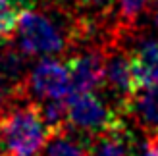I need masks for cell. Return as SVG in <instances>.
<instances>
[{
  "mask_svg": "<svg viewBox=\"0 0 158 156\" xmlns=\"http://www.w3.org/2000/svg\"><path fill=\"white\" fill-rule=\"evenodd\" d=\"M44 156H89V141H79L72 129L64 127L48 137Z\"/></svg>",
  "mask_w": 158,
  "mask_h": 156,
  "instance_id": "11",
  "label": "cell"
},
{
  "mask_svg": "<svg viewBox=\"0 0 158 156\" xmlns=\"http://www.w3.org/2000/svg\"><path fill=\"white\" fill-rule=\"evenodd\" d=\"M139 156H158V139H151L141 150Z\"/></svg>",
  "mask_w": 158,
  "mask_h": 156,
  "instance_id": "15",
  "label": "cell"
},
{
  "mask_svg": "<svg viewBox=\"0 0 158 156\" xmlns=\"http://www.w3.org/2000/svg\"><path fill=\"white\" fill-rule=\"evenodd\" d=\"M25 85L39 98H60L68 100L72 96V81H69L68 64L56 60H41L31 69Z\"/></svg>",
  "mask_w": 158,
  "mask_h": 156,
  "instance_id": "4",
  "label": "cell"
},
{
  "mask_svg": "<svg viewBox=\"0 0 158 156\" xmlns=\"http://www.w3.org/2000/svg\"><path fill=\"white\" fill-rule=\"evenodd\" d=\"M152 2L158 0H118V12L123 23H133L152 8Z\"/></svg>",
  "mask_w": 158,
  "mask_h": 156,
  "instance_id": "13",
  "label": "cell"
},
{
  "mask_svg": "<svg viewBox=\"0 0 158 156\" xmlns=\"http://www.w3.org/2000/svg\"><path fill=\"white\" fill-rule=\"evenodd\" d=\"M19 50L27 56H52L66 48L68 37L60 29L58 23H54L43 12L25 10L15 27Z\"/></svg>",
  "mask_w": 158,
  "mask_h": 156,
  "instance_id": "2",
  "label": "cell"
},
{
  "mask_svg": "<svg viewBox=\"0 0 158 156\" xmlns=\"http://www.w3.org/2000/svg\"><path fill=\"white\" fill-rule=\"evenodd\" d=\"M129 58L137 89L158 83V39L141 41Z\"/></svg>",
  "mask_w": 158,
  "mask_h": 156,
  "instance_id": "9",
  "label": "cell"
},
{
  "mask_svg": "<svg viewBox=\"0 0 158 156\" xmlns=\"http://www.w3.org/2000/svg\"><path fill=\"white\" fill-rule=\"evenodd\" d=\"M46 127L37 104L18 106L0 116V154H37L48 143Z\"/></svg>",
  "mask_w": 158,
  "mask_h": 156,
  "instance_id": "1",
  "label": "cell"
},
{
  "mask_svg": "<svg viewBox=\"0 0 158 156\" xmlns=\"http://www.w3.org/2000/svg\"><path fill=\"white\" fill-rule=\"evenodd\" d=\"M8 96H10V95H8V92H6V91H4L2 87H0V116L4 114V104H6Z\"/></svg>",
  "mask_w": 158,
  "mask_h": 156,
  "instance_id": "16",
  "label": "cell"
},
{
  "mask_svg": "<svg viewBox=\"0 0 158 156\" xmlns=\"http://www.w3.org/2000/svg\"><path fill=\"white\" fill-rule=\"evenodd\" d=\"M151 21H152V25H154V27L158 29V8H156V10H154V12L151 14Z\"/></svg>",
  "mask_w": 158,
  "mask_h": 156,
  "instance_id": "17",
  "label": "cell"
},
{
  "mask_svg": "<svg viewBox=\"0 0 158 156\" xmlns=\"http://www.w3.org/2000/svg\"><path fill=\"white\" fill-rule=\"evenodd\" d=\"M14 156H35V154H14Z\"/></svg>",
  "mask_w": 158,
  "mask_h": 156,
  "instance_id": "18",
  "label": "cell"
},
{
  "mask_svg": "<svg viewBox=\"0 0 158 156\" xmlns=\"http://www.w3.org/2000/svg\"><path fill=\"white\" fill-rule=\"evenodd\" d=\"M106 89L112 92L116 98V104L122 112H125L127 100L135 95L137 85L133 79V69H131V58L123 52H112L106 56L104 66V83Z\"/></svg>",
  "mask_w": 158,
  "mask_h": 156,
  "instance_id": "6",
  "label": "cell"
},
{
  "mask_svg": "<svg viewBox=\"0 0 158 156\" xmlns=\"http://www.w3.org/2000/svg\"><path fill=\"white\" fill-rule=\"evenodd\" d=\"M122 123V110L108 104L94 91L68 98V127L72 131L94 137Z\"/></svg>",
  "mask_w": 158,
  "mask_h": 156,
  "instance_id": "3",
  "label": "cell"
},
{
  "mask_svg": "<svg viewBox=\"0 0 158 156\" xmlns=\"http://www.w3.org/2000/svg\"><path fill=\"white\" fill-rule=\"evenodd\" d=\"M69 2L81 8H98V6H106L110 0H69Z\"/></svg>",
  "mask_w": 158,
  "mask_h": 156,
  "instance_id": "14",
  "label": "cell"
},
{
  "mask_svg": "<svg viewBox=\"0 0 158 156\" xmlns=\"http://www.w3.org/2000/svg\"><path fill=\"white\" fill-rule=\"evenodd\" d=\"M89 156H135V139L122 123L89 139Z\"/></svg>",
  "mask_w": 158,
  "mask_h": 156,
  "instance_id": "8",
  "label": "cell"
},
{
  "mask_svg": "<svg viewBox=\"0 0 158 156\" xmlns=\"http://www.w3.org/2000/svg\"><path fill=\"white\" fill-rule=\"evenodd\" d=\"M35 0H0V39H8L21 18V14L33 6Z\"/></svg>",
  "mask_w": 158,
  "mask_h": 156,
  "instance_id": "12",
  "label": "cell"
},
{
  "mask_svg": "<svg viewBox=\"0 0 158 156\" xmlns=\"http://www.w3.org/2000/svg\"><path fill=\"white\" fill-rule=\"evenodd\" d=\"M0 39V87L8 95H18L25 91V58Z\"/></svg>",
  "mask_w": 158,
  "mask_h": 156,
  "instance_id": "10",
  "label": "cell"
},
{
  "mask_svg": "<svg viewBox=\"0 0 158 156\" xmlns=\"http://www.w3.org/2000/svg\"><path fill=\"white\" fill-rule=\"evenodd\" d=\"M106 54L100 50H87L83 54L69 58V81H72V96L93 92L104 83Z\"/></svg>",
  "mask_w": 158,
  "mask_h": 156,
  "instance_id": "5",
  "label": "cell"
},
{
  "mask_svg": "<svg viewBox=\"0 0 158 156\" xmlns=\"http://www.w3.org/2000/svg\"><path fill=\"white\" fill-rule=\"evenodd\" d=\"M125 114H131L141 127L158 139V83L137 89L125 104Z\"/></svg>",
  "mask_w": 158,
  "mask_h": 156,
  "instance_id": "7",
  "label": "cell"
}]
</instances>
